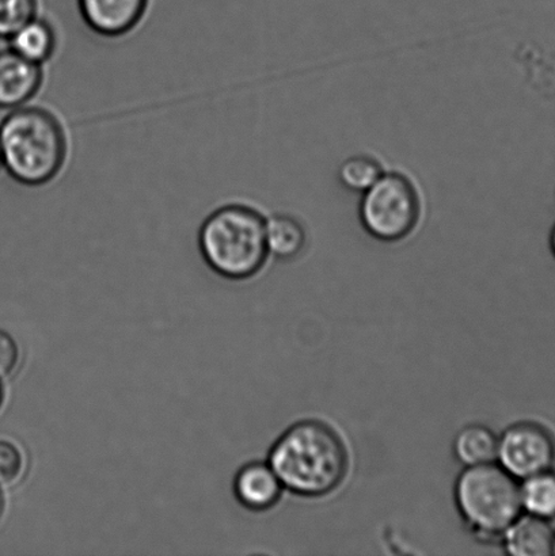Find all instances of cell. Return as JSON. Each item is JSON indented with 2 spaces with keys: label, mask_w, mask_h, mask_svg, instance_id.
Returning a JSON list of instances; mask_svg holds the SVG:
<instances>
[{
  "label": "cell",
  "mask_w": 555,
  "mask_h": 556,
  "mask_svg": "<svg viewBox=\"0 0 555 556\" xmlns=\"http://www.w3.org/2000/svg\"><path fill=\"white\" fill-rule=\"evenodd\" d=\"M500 541L505 553L513 556H551L555 531L551 521L525 514L505 530Z\"/></svg>",
  "instance_id": "obj_10"
},
{
  "label": "cell",
  "mask_w": 555,
  "mask_h": 556,
  "mask_svg": "<svg viewBox=\"0 0 555 556\" xmlns=\"http://www.w3.org/2000/svg\"><path fill=\"white\" fill-rule=\"evenodd\" d=\"M455 503L471 532L488 541H500L524 514L518 479L497 463L466 467L455 483Z\"/></svg>",
  "instance_id": "obj_4"
},
{
  "label": "cell",
  "mask_w": 555,
  "mask_h": 556,
  "mask_svg": "<svg viewBox=\"0 0 555 556\" xmlns=\"http://www.w3.org/2000/svg\"><path fill=\"white\" fill-rule=\"evenodd\" d=\"M497 463L518 481L553 470L555 440L534 422H519L499 438Z\"/></svg>",
  "instance_id": "obj_6"
},
{
  "label": "cell",
  "mask_w": 555,
  "mask_h": 556,
  "mask_svg": "<svg viewBox=\"0 0 555 556\" xmlns=\"http://www.w3.org/2000/svg\"><path fill=\"white\" fill-rule=\"evenodd\" d=\"M20 362V349L14 338L0 330V379L9 378Z\"/></svg>",
  "instance_id": "obj_18"
},
{
  "label": "cell",
  "mask_w": 555,
  "mask_h": 556,
  "mask_svg": "<svg viewBox=\"0 0 555 556\" xmlns=\"http://www.w3.org/2000/svg\"><path fill=\"white\" fill-rule=\"evenodd\" d=\"M499 435L485 425H467L454 440V454L462 465L475 467L497 462Z\"/></svg>",
  "instance_id": "obj_13"
},
{
  "label": "cell",
  "mask_w": 555,
  "mask_h": 556,
  "mask_svg": "<svg viewBox=\"0 0 555 556\" xmlns=\"http://www.w3.org/2000/svg\"><path fill=\"white\" fill-rule=\"evenodd\" d=\"M520 501L525 514L554 520L555 472L548 470L524 479L520 483Z\"/></svg>",
  "instance_id": "obj_14"
},
{
  "label": "cell",
  "mask_w": 555,
  "mask_h": 556,
  "mask_svg": "<svg viewBox=\"0 0 555 556\" xmlns=\"http://www.w3.org/2000/svg\"><path fill=\"white\" fill-rule=\"evenodd\" d=\"M2 150H0V168H2Z\"/></svg>",
  "instance_id": "obj_20"
},
{
  "label": "cell",
  "mask_w": 555,
  "mask_h": 556,
  "mask_svg": "<svg viewBox=\"0 0 555 556\" xmlns=\"http://www.w3.org/2000/svg\"><path fill=\"white\" fill-rule=\"evenodd\" d=\"M150 0H78L81 20L97 35H128L144 18Z\"/></svg>",
  "instance_id": "obj_7"
},
{
  "label": "cell",
  "mask_w": 555,
  "mask_h": 556,
  "mask_svg": "<svg viewBox=\"0 0 555 556\" xmlns=\"http://www.w3.org/2000/svg\"><path fill=\"white\" fill-rule=\"evenodd\" d=\"M554 555H555V546H554Z\"/></svg>",
  "instance_id": "obj_23"
},
{
  "label": "cell",
  "mask_w": 555,
  "mask_h": 556,
  "mask_svg": "<svg viewBox=\"0 0 555 556\" xmlns=\"http://www.w3.org/2000/svg\"><path fill=\"white\" fill-rule=\"evenodd\" d=\"M43 80L42 65L22 58L13 49L0 51V109L14 111L40 91Z\"/></svg>",
  "instance_id": "obj_8"
},
{
  "label": "cell",
  "mask_w": 555,
  "mask_h": 556,
  "mask_svg": "<svg viewBox=\"0 0 555 556\" xmlns=\"http://www.w3.org/2000/svg\"><path fill=\"white\" fill-rule=\"evenodd\" d=\"M282 489L269 463H250L239 470L234 482V492L239 503L257 511L270 509L279 503Z\"/></svg>",
  "instance_id": "obj_9"
},
{
  "label": "cell",
  "mask_w": 555,
  "mask_h": 556,
  "mask_svg": "<svg viewBox=\"0 0 555 556\" xmlns=\"http://www.w3.org/2000/svg\"><path fill=\"white\" fill-rule=\"evenodd\" d=\"M386 170L388 168L379 157L371 154H355L342 162L339 178L351 192L363 194L379 181Z\"/></svg>",
  "instance_id": "obj_15"
},
{
  "label": "cell",
  "mask_w": 555,
  "mask_h": 556,
  "mask_svg": "<svg viewBox=\"0 0 555 556\" xmlns=\"http://www.w3.org/2000/svg\"><path fill=\"white\" fill-rule=\"evenodd\" d=\"M551 244H552L553 253L555 255V226H554L553 231H552Z\"/></svg>",
  "instance_id": "obj_19"
},
{
  "label": "cell",
  "mask_w": 555,
  "mask_h": 556,
  "mask_svg": "<svg viewBox=\"0 0 555 556\" xmlns=\"http://www.w3.org/2000/svg\"><path fill=\"white\" fill-rule=\"evenodd\" d=\"M10 48L22 58L42 65L56 51L58 37L48 21L38 18L26 22L24 26L9 38Z\"/></svg>",
  "instance_id": "obj_12"
},
{
  "label": "cell",
  "mask_w": 555,
  "mask_h": 556,
  "mask_svg": "<svg viewBox=\"0 0 555 556\" xmlns=\"http://www.w3.org/2000/svg\"><path fill=\"white\" fill-rule=\"evenodd\" d=\"M2 166L14 181L42 187L62 172L67 160L63 125L47 109L22 106L0 123Z\"/></svg>",
  "instance_id": "obj_2"
},
{
  "label": "cell",
  "mask_w": 555,
  "mask_h": 556,
  "mask_svg": "<svg viewBox=\"0 0 555 556\" xmlns=\"http://www.w3.org/2000/svg\"><path fill=\"white\" fill-rule=\"evenodd\" d=\"M269 466L282 488L301 497L315 498L333 492L344 481L348 455L339 434L328 425L303 421L276 441Z\"/></svg>",
  "instance_id": "obj_1"
},
{
  "label": "cell",
  "mask_w": 555,
  "mask_h": 556,
  "mask_svg": "<svg viewBox=\"0 0 555 556\" xmlns=\"http://www.w3.org/2000/svg\"><path fill=\"white\" fill-rule=\"evenodd\" d=\"M0 509H2V500H0Z\"/></svg>",
  "instance_id": "obj_22"
},
{
  "label": "cell",
  "mask_w": 555,
  "mask_h": 556,
  "mask_svg": "<svg viewBox=\"0 0 555 556\" xmlns=\"http://www.w3.org/2000/svg\"><path fill=\"white\" fill-rule=\"evenodd\" d=\"M265 237L269 255L282 261L297 258L307 242L302 223L297 217L286 214L266 217Z\"/></svg>",
  "instance_id": "obj_11"
},
{
  "label": "cell",
  "mask_w": 555,
  "mask_h": 556,
  "mask_svg": "<svg viewBox=\"0 0 555 556\" xmlns=\"http://www.w3.org/2000/svg\"><path fill=\"white\" fill-rule=\"evenodd\" d=\"M37 0H0V38L9 40L37 16Z\"/></svg>",
  "instance_id": "obj_16"
},
{
  "label": "cell",
  "mask_w": 555,
  "mask_h": 556,
  "mask_svg": "<svg viewBox=\"0 0 555 556\" xmlns=\"http://www.w3.org/2000/svg\"><path fill=\"white\" fill-rule=\"evenodd\" d=\"M358 216L364 230L378 241H405L426 217V198L415 178L402 170H386L362 194Z\"/></svg>",
  "instance_id": "obj_5"
},
{
  "label": "cell",
  "mask_w": 555,
  "mask_h": 556,
  "mask_svg": "<svg viewBox=\"0 0 555 556\" xmlns=\"http://www.w3.org/2000/svg\"><path fill=\"white\" fill-rule=\"evenodd\" d=\"M265 222L260 211L243 204H228L212 212L199 231V248L206 265L230 280L257 275L269 257Z\"/></svg>",
  "instance_id": "obj_3"
},
{
  "label": "cell",
  "mask_w": 555,
  "mask_h": 556,
  "mask_svg": "<svg viewBox=\"0 0 555 556\" xmlns=\"http://www.w3.org/2000/svg\"><path fill=\"white\" fill-rule=\"evenodd\" d=\"M0 403H2V386H0Z\"/></svg>",
  "instance_id": "obj_21"
},
{
  "label": "cell",
  "mask_w": 555,
  "mask_h": 556,
  "mask_svg": "<svg viewBox=\"0 0 555 556\" xmlns=\"http://www.w3.org/2000/svg\"><path fill=\"white\" fill-rule=\"evenodd\" d=\"M25 459L9 441H0V486L10 488L24 477Z\"/></svg>",
  "instance_id": "obj_17"
}]
</instances>
